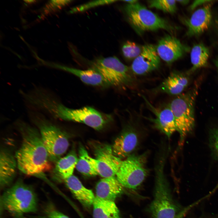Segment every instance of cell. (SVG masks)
Listing matches in <instances>:
<instances>
[{"label": "cell", "instance_id": "6da1fadb", "mask_svg": "<svg viewBox=\"0 0 218 218\" xmlns=\"http://www.w3.org/2000/svg\"><path fill=\"white\" fill-rule=\"evenodd\" d=\"M22 133L21 146L16 152L18 168L24 174L36 175L49 170L48 154L40 133L26 123H18Z\"/></svg>", "mask_w": 218, "mask_h": 218}, {"label": "cell", "instance_id": "7a4b0ae2", "mask_svg": "<svg viewBox=\"0 0 218 218\" xmlns=\"http://www.w3.org/2000/svg\"><path fill=\"white\" fill-rule=\"evenodd\" d=\"M167 156L162 153L155 165L153 199L148 209L150 218H176L183 211L173 198L165 173Z\"/></svg>", "mask_w": 218, "mask_h": 218}, {"label": "cell", "instance_id": "3957f363", "mask_svg": "<svg viewBox=\"0 0 218 218\" xmlns=\"http://www.w3.org/2000/svg\"><path fill=\"white\" fill-rule=\"evenodd\" d=\"M28 116L38 126L49 160L56 162L67 151L69 142L65 133L39 112L28 111Z\"/></svg>", "mask_w": 218, "mask_h": 218}, {"label": "cell", "instance_id": "277c9868", "mask_svg": "<svg viewBox=\"0 0 218 218\" xmlns=\"http://www.w3.org/2000/svg\"><path fill=\"white\" fill-rule=\"evenodd\" d=\"M200 81L197 80L190 90L177 96L168 104L173 114L177 131L181 140L191 131L194 125V106Z\"/></svg>", "mask_w": 218, "mask_h": 218}, {"label": "cell", "instance_id": "5b68a950", "mask_svg": "<svg viewBox=\"0 0 218 218\" xmlns=\"http://www.w3.org/2000/svg\"><path fill=\"white\" fill-rule=\"evenodd\" d=\"M1 203L3 208L16 216L34 212L37 207L34 192L31 187L20 180L3 193Z\"/></svg>", "mask_w": 218, "mask_h": 218}, {"label": "cell", "instance_id": "8992f818", "mask_svg": "<svg viewBox=\"0 0 218 218\" xmlns=\"http://www.w3.org/2000/svg\"><path fill=\"white\" fill-rule=\"evenodd\" d=\"M124 11L129 22L138 33L161 29L172 32L174 29L166 20L138 2L127 4Z\"/></svg>", "mask_w": 218, "mask_h": 218}, {"label": "cell", "instance_id": "52a82bcc", "mask_svg": "<svg viewBox=\"0 0 218 218\" xmlns=\"http://www.w3.org/2000/svg\"><path fill=\"white\" fill-rule=\"evenodd\" d=\"M91 63V68L99 72L111 86L127 87L133 82L129 67L115 56L100 58Z\"/></svg>", "mask_w": 218, "mask_h": 218}, {"label": "cell", "instance_id": "ba28073f", "mask_svg": "<svg viewBox=\"0 0 218 218\" xmlns=\"http://www.w3.org/2000/svg\"><path fill=\"white\" fill-rule=\"evenodd\" d=\"M147 155L130 154L122 160L116 177L124 187L136 190L147 177Z\"/></svg>", "mask_w": 218, "mask_h": 218}, {"label": "cell", "instance_id": "9c48e42d", "mask_svg": "<svg viewBox=\"0 0 218 218\" xmlns=\"http://www.w3.org/2000/svg\"><path fill=\"white\" fill-rule=\"evenodd\" d=\"M62 107L58 119L84 124L97 130L103 128L111 118L109 115L89 106L77 109L69 108L64 105Z\"/></svg>", "mask_w": 218, "mask_h": 218}, {"label": "cell", "instance_id": "30bf717a", "mask_svg": "<svg viewBox=\"0 0 218 218\" xmlns=\"http://www.w3.org/2000/svg\"><path fill=\"white\" fill-rule=\"evenodd\" d=\"M94 150L98 174L103 178L115 176L122 160L114 154L112 146L99 144L94 146Z\"/></svg>", "mask_w": 218, "mask_h": 218}, {"label": "cell", "instance_id": "8fae6325", "mask_svg": "<svg viewBox=\"0 0 218 218\" xmlns=\"http://www.w3.org/2000/svg\"><path fill=\"white\" fill-rule=\"evenodd\" d=\"M160 62L155 46L151 44H146L142 46L140 54L134 59L131 70L136 75H145L157 69Z\"/></svg>", "mask_w": 218, "mask_h": 218}, {"label": "cell", "instance_id": "7c38bea8", "mask_svg": "<svg viewBox=\"0 0 218 218\" xmlns=\"http://www.w3.org/2000/svg\"><path fill=\"white\" fill-rule=\"evenodd\" d=\"M155 47L160 58L169 64L181 57L186 49L180 40L170 35L160 39Z\"/></svg>", "mask_w": 218, "mask_h": 218}, {"label": "cell", "instance_id": "4fadbf2b", "mask_svg": "<svg viewBox=\"0 0 218 218\" xmlns=\"http://www.w3.org/2000/svg\"><path fill=\"white\" fill-rule=\"evenodd\" d=\"M211 4H209L196 10L191 17L184 21L187 28V35H198L208 28L211 19Z\"/></svg>", "mask_w": 218, "mask_h": 218}, {"label": "cell", "instance_id": "5bb4252c", "mask_svg": "<svg viewBox=\"0 0 218 218\" xmlns=\"http://www.w3.org/2000/svg\"><path fill=\"white\" fill-rule=\"evenodd\" d=\"M150 108L155 116V118H148L154 124L155 127L170 138L176 131L177 128L174 117L168 104L160 109H157L146 101Z\"/></svg>", "mask_w": 218, "mask_h": 218}, {"label": "cell", "instance_id": "9a60e30c", "mask_svg": "<svg viewBox=\"0 0 218 218\" xmlns=\"http://www.w3.org/2000/svg\"><path fill=\"white\" fill-rule=\"evenodd\" d=\"M189 75L187 73L173 72L160 84L157 90L170 95H179L188 85Z\"/></svg>", "mask_w": 218, "mask_h": 218}, {"label": "cell", "instance_id": "2e32d148", "mask_svg": "<svg viewBox=\"0 0 218 218\" xmlns=\"http://www.w3.org/2000/svg\"><path fill=\"white\" fill-rule=\"evenodd\" d=\"M51 66L76 75L86 84L104 88L111 86L99 72L92 68L81 70L58 64Z\"/></svg>", "mask_w": 218, "mask_h": 218}, {"label": "cell", "instance_id": "e0dca14e", "mask_svg": "<svg viewBox=\"0 0 218 218\" xmlns=\"http://www.w3.org/2000/svg\"><path fill=\"white\" fill-rule=\"evenodd\" d=\"M138 141L137 134L134 130L124 132L115 139L112 146L114 154L121 159L126 158L135 149Z\"/></svg>", "mask_w": 218, "mask_h": 218}, {"label": "cell", "instance_id": "ac0fdd59", "mask_svg": "<svg viewBox=\"0 0 218 218\" xmlns=\"http://www.w3.org/2000/svg\"><path fill=\"white\" fill-rule=\"evenodd\" d=\"M123 187L115 176L103 178L96 187V197L101 199L114 201L123 191Z\"/></svg>", "mask_w": 218, "mask_h": 218}, {"label": "cell", "instance_id": "d6986e66", "mask_svg": "<svg viewBox=\"0 0 218 218\" xmlns=\"http://www.w3.org/2000/svg\"><path fill=\"white\" fill-rule=\"evenodd\" d=\"M17 167L15 157L8 150L1 149L0 154L1 187H6L12 183L16 175Z\"/></svg>", "mask_w": 218, "mask_h": 218}, {"label": "cell", "instance_id": "ffe728a7", "mask_svg": "<svg viewBox=\"0 0 218 218\" xmlns=\"http://www.w3.org/2000/svg\"><path fill=\"white\" fill-rule=\"evenodd\" d=\"M64 181L76 198L84 206L89 207L93 205L95 198L93 192L85 187L76 177L73 175Z\"/></svg>", "mask_w": 218, "mask_h": 218}, {"label": "cell", "instance_id": "44dd1931", "mask_svg": "<svg viewBox=\"0 0 218 218\" xmlns=\"http://www.w3.org/2000/svg\"><path fill=\"white\" fill-rule=\"evenodd\" d=\"M78 160L75 151L72 150L66 156L60 158L56 162L53 170L54 175L64 180L73 175Z\"/></svg>", "mask_w": 218, "mask_h": 218}, {"label": "cell", "instance_id": "7402d4cb", "mask_svg": "<svg viewBox=\"0 0 218 218\" xmlns=\"http://www.w3.org/2000/svg\"><path fill=\"white\" fill-rule=\"evenodd\" d=\"M92 205L93 218H121L119 210L114 201L95 197Z\"/></svg>", "mask_w": 218, "mask_h": 218}, {"label": "cell", "instance_id": "603a6c76", "mask_svg": "<svg viewBox=\"0 0 218 218\" xmlns=\"http://www.w3.org/2000/svg\"><path fill=\"white\" fill-rule=\"evenodd\" d=\"M78 155L75 167L78 172L84 175L90 177L98 174L96 159L89 155L85 148L82 145L79 146Z\"/></svg>", "mask_w": 218, "mask_h": 218}, {"label": "cell", "instance_id": "cb8c5ba5", "mask_svg": "<svg viewBox=\"0 0 218 218\" xmlns=\"http://www.w3.org/2000/svg\"><path fill=\"white\" fill-rule=\"evenodd\" d=\"M209 56V49L203 45H194L190 52V60L192 66L187 73L190 75L196 70L206 65Z\"/></svg>", "mask_w": 218, "mask_h": 218}, {"label": "cell", "instance_id": "d4e9b609", "mask_svg": "<svg viewBox=\"0 0 218 218\" xmlns=\"http://www.w3.org/2000/svg\"><path fill=\"white\" fill-rule=\"evenodd\" d=\"M149 6L167 13L173 14L177 10L176 0H153L148 1Z\"/></svg>", "mask_w": 218, "mask_h": 218}, {"label": "cell", "instance_id": "484cf974", "mask_svg": "<svg viewBox=\"0 0 218 218\" xmlns=\"http://www.w3.org/2000/svg\"><path fill=\"white\" fill-rule=\"evenodd\" d=\"M141 47L135 43L127 41L123 45L122 51L125 58L128 59H135L141 52Z\"/></svg>", "mask_w": 218, "mask_h": 218}, {"label": "cell", "instance_id": "4316f807", "mask_svg": "<svg viewBox=\"0 0 218 218\" xmlns=\"http://www.w3.org/2000/svg\"><path fill=\"white\" fill-rule=\"evenodd\" d=\"M118 0H96L81 5L73 8L70 11L71 13L82 12L90 9L94 7L98 6L108 4Z\"/></svg>", "mask_w": 218, "mask_h": 218}, {"label": "cell", "instance_id": "83f0119b", "mask_svg": "<svg viewBox=\"0 0 218 218\" xmlns=\"http://www.w3.org/2000/svg\"><path fill=\"white\" fill-rule=\"evenodd\" d=\"M46 211L48 218H70L54 208L51 206H49Z\"/></svg>", "mask_w": 218, "mask_h": 218}, {"label": "cell", "instance_id": "f1b7e54d", "mask_svg": "<svg viewBox=\"0 0 218 218\" xmlns=\"http://www.w3.org/2000/svg\"><path fill=\"white\" fill-rule=\"evenodd\" d=\"M210 138L214 151L218 156V128L211 131Z\"/></svg>", "mask_w": 218, "mask_h": 218}, {"label": "cell", "instance_id": "f546056e", "mask_svg": "<svg viewBox=\"0 0 218 218\" xmlns=\"http://www.w3.org/2000/svg\"><path fill=\"white\" fill-rule=\"evenodd\" d=\"M209 0H196L191 5L190 8L191 10L195 9L197 7L208 2H211Z\"/></svg>", "mask_w": 218, "mask_h": 218}, {"label": "cell", "instance_id": "4dcf8cb0", "mask_svg": "<svg viewBox=\"0 0 218 218\" xmlns=\"http://www.w3.org/2000/svg\"><path fill=\"white\" fill-rule=\"evenodd\" d=\"M121 1L125 2L127 3V4H133L136 3L138 2V1L137 0H121Z\"/></svg>", "mask_w": 218, "mask_h": 218}, {"label": "cell", "instance_id": "1f68e13d", "mask_svg": "<svg viewBox=\"0 0 218 218\" xmlns=\"http://www.w3.org/2000/svg\"><path fill=\"white\" fill-rule=\"evenodd\" d=\"M176 1V2H178L180 3L183 5L187 4L189 2V1L187 0H177Z\"/></svg>", "mask_w": 218, "mask_h": 218}, {"label": "cell", "instance_id": "d6a6232c", "mask_svg": "<svg viewBox=\"0 0 218 218\" xmlns=\"http://www.w3.org/2000/svg\"><path fill=\"white\" fill-rule=\"evenodd\" d=\"M216 65L218 70V58L216 61Z\"/></svg>", "mask_w": 218, "mask_h": 218}, {"label": "cell", "instance_id": "836d02e7", "mask_svg": "<svg viewBox=\"0 0 218 218\" xmlns=\"http://www.w3.org/2000/svg\"><path fill=\"white\" fill-rule=\"evenodd\" d=\"M183 215L182 214L180 215L177 218H182Z\"/></svg>", "mask_w": 218, "mask_h": 218}, {"label": "cell", "instance_id": "e575fe53", "mask_svg": "<svg viewBox=\"0 0 218 218\" xmlns=\"http://www.w3.org/2000/svg\"><path fill=\"white\" fill-rule=\"evenodd\" d=\"M216 24L218 28V18L216 20Z\"/></svg>", "mask_w": 218, "mask_h": 218}]
</instances>
